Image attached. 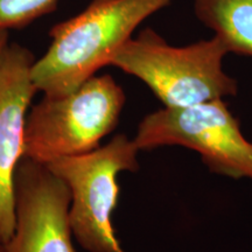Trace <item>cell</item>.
<instances>
[{
  "label": "cell",
  "mask_w": 252,
  "mask_h": 252,
  "mask_svg": "<svg viewBox=\"0 0 252 252\" xmlns=\"http://www.w3.org/2000/svg\"><path fill=\"white\" fill-rule=\"evenodd\" d=\"M173 0H93L81 13L53 27L47 52L35 60L32 77L43 96L77 89L100 68L141 24Z\"/></svg>",
  "instance_id": "obj_1"
},
{
  "label": "cell",
  "mask_w": 252,
  "mask_h": 252,
  "mask_svg": "<svg viewBox=\"0 0 252 252\" xmlns=\"http://www.w3.org/2000/svg\"><path fill=\"white\" fill-rule=\"evenodd\" d=\"M226 54L215 35L175 47L154 31L144 30L117 50L110 65L144 82L165 106L176 108L237 94V81L223 69Z\"/></svg>",
  "instance_id": "obj_2"
},
{
  "label": "cell",
  "mask_w": 252,
  "mask_h": 252,
  "mask_svg": "<svg viewBox=\"0 0 252 252\" xmlns=\"http://www.w3.org/2000/svg\"><path fill=\"white\" fill-rule=\"evenodd\" d=\"M124 104V90L108 74L63 96H43L27 113L24 158L47 165L96 150L117 126Z\"/></svg>",
  "instance_id": "obj_3"
},
{
  "label": "cell",
  "mask_w": 252,
  "mask_h": 252,
  "mask_svg": "<svg viewBox=\"0 0 252 252\" xmlns=\"http://www.w3.org/2000/svg\"><path fill=\"white\" fill-rule=\"evenodd\" d=\"M139 152L133 139L117 134L96 150L46 165L67 185L71 232L86 251L125 252L112 224L121 190L117 178L138 171Z\"/></svg>",
  "instance_id": "obj_4"
},
{
  "label": "cell",
  "mask_w": 252,
  "mask_h": 252,
  "mask_svg": "<svg viewBox=\"0 0 252 252\" xmlns=\"http://www.w3.org/2000/svg\"><path fill=\"white\" fill-rule=\"evenodd\" d=\"M133 141L139 151L187 147L196 151L212 172L252 180V141L242 133L224 99L163 106L139 123Z\"/></svg>",
  "instance_id": "obj_5"
},
{
  "label": "cell",
  "mask_w": 252,
  "mask_h": 252,
  "mask_svg": "<svg viewBox=\"0 0 252 252\" xmlns=\"http://www.w3.org/2000/svg\"><path fill=\"white\" fill-rule=\"evenodd\" d=\"M67 185L43 163L23 158L14 176L13 235L5 252H75Z\"/></svg>",
  "instance_id": "obj_6"
},
{
  "label": "cell",
  "mask_w": 252,
  "mask_h": 252,
  "mask_svg": "<svg viewBox=\"0 0 252 252\" xmlns=\"http://www.w3.org/2000/svg\"><path fill=\"white\" fill-rule=\"evenodd\" d=\"M0 32V239L13 235L14 176L24 158L25 124L37 93L32 77L33 54L26 47L9 43Z\"/></svg>",
  "instance_id": "obj_7"
},
{
  "label": "cell",
  "mask_w": 252,
  "mask_h": 252,
  "mask_svg": "<svg viewBox=\"0 0 252 252\" xmlns=\"http://www.w3.org/2000/svg\"><path fill=\"white\" fill-rule=\"evenodd\" d=\"M193 8L229 53L252 58V0H193Z\"/></svg>",
  "instance_id": "obj_8"
},
{
  "label": "cell",
  "mask_w": 252,
  "mask_h": 252,
  "mask_svg": "<svg viewBox=\"0 0 252 252\" xmlns=\"http://www.w3.org/2000/svg\"><path fill=\"white\" fill-rule=\"evenodd\" d=\"M59 0H0V32L17 30L52 12Z\"/></svg>",
  "instance_id": "obj_9"
},
{
  "label": "cell",
  "mask_w": 252,
  "mask_h": 252,
  "mask_svg": "<svg viewBox=\"0 0 252 252\" xmlns=\"http://www.w3.org/2000/svg\"><path fill=\"white\" fill-rule=\"evenodd\" d=\"M0 252H5V247H4V242L0 239Z\"/></svg>",
  "instance_id": "obj_10"
}]
</instances>
